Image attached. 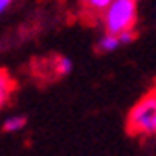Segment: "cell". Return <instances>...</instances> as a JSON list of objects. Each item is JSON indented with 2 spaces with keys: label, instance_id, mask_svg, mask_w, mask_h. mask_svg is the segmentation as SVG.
Segmentation results:
<instances>
[{
  "label": "cell",
  "instance_id": "obj_7",
  "mask_svg": "<svg viewBox=\"0 0 156 156\" xmlns=\"http://www.w3.org/2000/svg\"><path fill=\"white\" fill-rule=\"evenodd\" d=\"M112 4H113V0H86L87 9L93 13H104Z\"/></svg>",
  "mask_w": 156,
  "mask_h": 156
},
{
  "label": "cell",
  "instance_id": "obj_6",
  "mask_svg": "<svg viewBox=\"0 0 156 156\" xmlns=\"http://www.w3.org/2000/svg\"><path fill=\"white\" fill-rule=\"evenodd\" d=\"M73 71V62L65 56H58L54 60V73L60 74V76H65Z\"/></svg>",
  "mask_w": 156,
  "mask_h": 156
},
{
  "label": "cell",
  "instance_id": "obj_4",
  "mask_svg": "<svg viewBox=\"0 0 156 156\" xmlns=\"http://www.w3.org/2000/svg\"><path fill=\"white\" fill-rule=\"evenodd\" d=\"M13 89V82L8 76L6 71H0V108L6 104V101L9 99V93Z\"/></svg>",
  "mask_w": 156,
  "mask_h": 156
},
{
  "label": "cell",
  "instance_id": "obj_3",
  "mask_svg": "<svg viewBox=\"0 0 156 156\" xmlns=\"http://www.w3.org/2000/svg\"><path fill=\"white\" fill-rule=\"evenodd\" d=\"M121 47V41H119V35L115 34H110L106 32L101 39H99V50L101 52H113Z\"/></svg>",
  "mask_w": 156,
  "mask_h": 156
},
{
  "label": "cell",
  "instance_id": "obj_2",
  "mask_svg": "<svg viewBox=\"0 0 156 156\" xmlns=\"http://www.w3.org/2000/svg\"><path fill=\"white\" fill-rule=\"evenodd\" d=\"M136 21H138L136 0H113V4L104 11V28L115 35L134 30Z\"/></svg>",
  "mask_w": 156,
  "mask_h": 156
},
{
  "label": "cell",
  "instance_id": "obj_10",
  "mask_svg": "<svg viewBox=\"0 0 156 156\" xmlns=\"http://www.w3.org/2000/svg\"><path fill=\"white\" fill-rule=\"evenodd\" d=\"M136 2H138V0H136Z\"/></svg>",
  "mask_w": 156,
  "mask_h": 156
},
{
  "label": "cell",
  "instance_id": "obj_1",
  "mask_svg": "<svg viewBox=\"0 0 156 156\" xmlns=\"http://www.w3.org/2000/svg\"><path fill=\"white\" fill-rule=\"evenodd\" d=\"M126 128L134 136L156 134V87L145 93L128 112Z\"/></svg>",
  "mask_w": 156,
  "mask_h": 156
},
{
  "label": "cell",
  "instance_id": "obj_8",
  "mask_svg": "<svg viewBox=\"0 0 156 156\" xmlns=\"http://www.w3.org/2000/svg\"><path fill=\"white\" fill-rule=\"evenodd\" d=\"M134 39H136V32H134V30H126V32L119 34V41H121V45H130Z\"/></svg>",
  "mask_w": 156,
  "mask_h": 156
},
{
  "label": "cell",
  "instance_id": "obj_5",
  "mask_svg": "<svg viewBox=\"0 0 156 156\" xmlns=\"http://www.w3.org/2000/svg\"><path fill=\"white\" fill-rule=\"evenodd\" d=\"M24 126H26V117H23V115L9 117V119H6L4 125H2L4 132H19V130H23Z\"/></svg>",
  "mask_w": 156,
  "mask_h": 156
},
{
  "label": "cell",
  "instance_id": "obj_9",
  "mask_svg": "<svg viewBox=\"0 0 156 156\" xmlns=\"http://www.w3.org/2000/svg\"><path fill=\"white\" fill-rule=\"evenodd\" d=\"M9 2H11V0H0V13H2V11L9 6Z\"/></svg>",
  "mask_w": 156,
  "mask_h": 156
}]
</instances>
